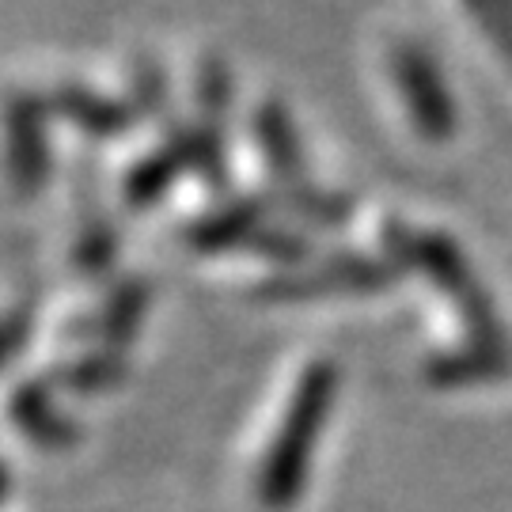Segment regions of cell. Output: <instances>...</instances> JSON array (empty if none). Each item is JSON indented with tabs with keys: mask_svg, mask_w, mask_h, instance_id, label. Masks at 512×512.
I'll return each instance as SVG.
<instances>
[{
	"mask_svg": "<svg viewBox=\"0 0 512 512\" xmlns=\"http://www.w3.org/2000/svg\"><path fill=\"white\" fill-rule=\"evenodd\" d=\"M255 137L262 156H266V167L274 171L281 183H296L304 160H300V145H296V129L281 103H266V107L258 110Z\"/></svg>",
	"mask_w": 512,
	"mask_h": 512,
	"instance_id": "4",
	"label": "cell"
},
{
	"mask_svg": "<svg viewBox=\"0 0 512 512\" xmlns=\"http://www.w3.org/2000/svg\"><path fill=\"white\" fill-rule=\"evenodd\" d=\"M57 103L65 107V114H73L76 122H84V129H95V133H114L118 129V110L103 103L99 95L84 92V88H65V95Z\"/></svg>",
	"mask_w": 512,
	"mask_h": 512,
	"instance_id": "5",
	"label": "cell"
},
{
	"mask_svg": "<svg viewBox=\"0 0 512 512\" xmlns=\"http://www.w3.org/2000/svg\"><path fill=\"white\" fill-rule=\"evenodd\" d=\"M167 183H171L167 152H156L152 160H145V164L129 175V198H133V202H141V205L156 202V198L167 190Z\"/></svg>",
	"mask_w": 512,
	"mask_h": 512,
	"instance_id": "6",
	"label": "cell"
},
{
	"mask_svg": "<svg viewBox=\"0 0 512 512\" xmlns=\"http://www.w3.org/2000/svg\"><path fill=\"white\" fill-rule=\"evenodd\" d=\"M391 80L403 92V107L425 141H448L456 133V107L444 88L433 57L418 46H399L391 54Z\"/></svg>",
	"mask_w": 512,
	"mask_h": 512,
	"instance_id": "1",
	"label": "cell"
},
{
	"mask_svg": "<svg viewBox=\"0 0 512 512\" xmlns=\"http://www.w3.org/2000/svg\"><path fill=\"white\" fill-rule=\"evenodd\" d=\"M327 384H330V372L323 365L311 372L308 380L300 384V395H296V406L289 414V440L281 448V459L274 463V471L266 478V497L270 501H281L289 494L285 486L293 482L296 467L304 463V452H308L311 437H315V425H319V414H323V399H327Z\"/></svg>",
	"mask_w": 512,
	"mask_h": 512,
	"instance_id": "2",
	"label": "cell"
},
{
	"mask_svg": "<svg viewBox=\"0 0 512 512\" xmlns=\"http://www.w3.org/2000/svg\"><path fill=\"white\" fill-rule=\"evenodd\" d=\"M12 133H8V148H12V179H16L19 194H35L42 179H46V137H42V110L35 103H16L12 107Z\"/></svg>",
	"mask_w": 512,
	"mask_h": 512,
	"instance_id": "3",
	"label": "cell"
}]
</instances>
